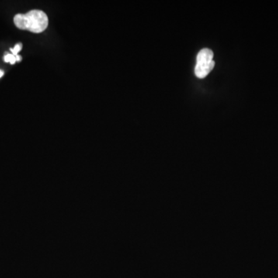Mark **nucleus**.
Here are the masks:
<instances>
[{
	"label": "nucleus",
	"mask_w": 278,
	"mask_h": 278,
	"mask_svg": "<svg viewBox=\"0 0 278 278\" xmlns=\"http://www.w3.org/2000/svg\"><path fill=\"white\" fill-rule=\"evenodd\" d=\"M13 20L18 29L29 30L35 33L43 32L49 23L46 14L39 9H33L26 14H17Z\"/></svg>",
	"instance_id": "obj_1"
},
{
	"label": "nucleus",
	"mask_w": 278,
	"mask_h": 278,
	"mask_svg": "<svg viewBox=\"0 0 278 278\" xmlns=\"http://www.w3.org/2000/svg\"><path fill=\"white\" fill-rule=\"evenodd\" d=\"M213 52L210 49L201 50L196 57L195 74L199 78H204L211 72L215 66L213 61Z\"/></svg>",
	"instance_id": "obj_2"
},
{
	"label": "nucleus",
	"mask_w": 278,
	"mask_h": 278,
	"mask_svg": "<svg viewBox=\"0 0 278 278\" xmlns=\"http://www.w3.org/2000/svg\"><path fill=\"white\" fill-rule=\"evenodd\" d=\"M4 61L6 62V63H10L11 64H14L16 62V59H15V56H14L13 54L6 53L4 57Z\"/></svg>",
	"instance_id": "obj_3"
},
{
	"label": "nucleus",
	"mask_w": 278,
	"mask_h": 278,
	"mask_svg": "<svg viewBox=\"0 0 278 278\" xmlns=\"http://www.w3.org/2000/svg\"><path fill=\"white\" fill-rule=\"evenodd\" d=\"M21 49H22V44L18 43V44L15 45L14 48H10V51L12 52V54H13L14 56H17L18 53L20 51Z\"/></svg>",
	"instance_id": "obj_4"
},
{
	"label": "nucleus",
	"mask_w": 278,
	"mask_h": 278,
	"mask_svg": "<svg viewBox=\"0 0 278 278\" xmlns=\"http://www.w3.org/2000/svg\"><path fill=\"white\" fill-rule=\"evenodd\" d=\"M21 58H22V57L19 55L15 56V59H16V61L17 62L21 61Z\"/></svg>",
	"instance_id": "obj_5"
},
{
	"label": "nucleus",
	"mask_w": 278,
	"mask_h": 278,
	"mask_svg": "<svg viewBox=\"0 0 278 278\" xmlns=\"http://www.w3.org/2000/svg\"><path fill=\"white\" fill-rule=\"evenodd\" d=\"M4 74V72L2 71H0V78H1V77H2V76H3Z\"/></svg>",
	"instance_id": "obj_6"
}]
</instances>
